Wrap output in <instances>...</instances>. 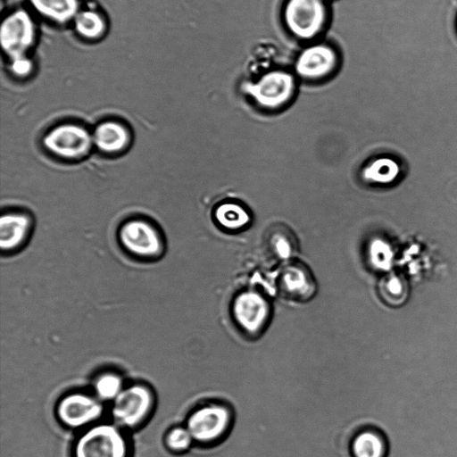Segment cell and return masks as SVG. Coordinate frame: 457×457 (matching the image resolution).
<instances>
[{
  "label": "cell",
  "instance_id": "cell-1",
  "mask_svg": "<svg viewBox=\"0 0 457 457\" xmlns=\"http://www.w3.org/2000/svg\"><path fill=\"white\" fill-rule=\"evenodd\" d=\"M117 424L95 423L78 437L73 457H129V444Z\"/></svg>",
  "mask_w": 457,
  "mask_h": 457
},
{
  "label": "cell",
  "instance_id": "cell-2",
  "mask_svg": "<svg viewBox=\"0 0 457 457\" xmlns=\"http://www.w3.org/2000/svg\"><path fill=\"white\" fill-rule=\"evenodd\" d=\"M92 134L82 125L61 123L48 130L43 137V145L52 155L65 161L85 158L93 146Z\"/></svg>",
  "mask_w": 457,
  "mask_h": 457
},
{
  "label": "cell",
  "instance_id": "cell-3",
  "mask_svg": "<svg viewBox=\"0 0 457 457\" xmlns=\"http://www.w3.org/2000/svg\"><path fill=\"white\" fill-rule=\"evenodd\" d=\"M154 405L152 389L141 383L125 386L114 399L112 416L121 428H134L143 424L150 416Z\"/></svg>",
  "mask_w": 457,
  "mask_h": 457
},
{
  "label": "cell",
  "instance_id": "cell-4",
  "mask_svg": "<svg viewBox=\"0 0 457 457\" xmlns=\"http://www.w3.org/2000/svg\"><path fill=\"white\" fill-rule=\"evenodd\" d=\"M36 38L37 27L27 10H13L3 19L0 42L3 53L9 61L28 56Z\"/></svg>",
  "mask_w": 457,
  "mask_h": 457
},
{
  "label": "cell",
  "instance_id": "cell-5",
  "mask_svg": "<svg viewBox=\"0 0 457 457\" xmlns=\"http://www.w3.org/2000/svg\"><path fill=\"white\" fill-rule=\"evenodd\" d=\"M231 422L232 412L226 404L209 403L191 411L186 427L194 442L212 444L225 436Z\"/></svg>",
  "mask_w": 457,
  "mask_h": 457
},
{
  "label": "cell",
  "instance_id": "cell-6",
  "mask_svg": "<svg viewBox=\"0 0 457 457\" xmlns=\"http://www.w3.org/2000/svg\"><path fill=\"white\" fill-rule=\"evenodd\" d=\"M124 250L142 259H154L163 251V240L154 225L142 219L125 221L119 229Z\"/></svg>",
  "mask_w": 457,
  "mask_h": 457
},
{
  "label": "cell",
  "instance_id": "cell-7",
  "mask_svg": "<svg viewBox=\"0 0 457 457\" xmlns=\"http://www.w3.org/2000/svg\"><path fill=\"white\" fill-rule=\"evenodd\" d=\"M58 420L71 428H88L96 423L104 411L103 402L85 392L66 394L57 403Z\"/></svg>",
  "mask_w": 457,
  "mask_h": 457
},
{
  "label": "cell",
  "instance_id": "cell-8",
  "mask_svg": "<svg viewBox=\"0 0 457 457\" xmlns=\"http://www.w3.org/2000/svg\"><path fill=\"white\" fill-rule=\"evenodd\" d=\"M245 90L259 106L275 110L292 98L295 80L286 71H273L262 75L256 82L247 84Z\"/></svg>",
  "mask_w": 457,
  "mask_h": 457
},
{
  "label": "cell",
  "instance_id": "cell-9",
  "mask_svg": "<svg viewBox=\"0 0 457 457\" xmlns=\"http://www.w3.org/2000/svg\"><path fill=\"white\" fill-rule=\"evenodd\" d=\"M287 29L300 38H312L323 28L326 9L322 0H288L285 7Z\"/></svg>",
  "mask_w": 457,
  "mask_h": 457
},
{
  "label": "cell",
  "instance_id": "cell-10",
  "mask_svg": "<svg viewBox=\"0 0 457 457\" xmlns=\"http://www.w3.org/2000/svg\"><path fill=\"white\" fill-rule=\"evenodd\" d=\"M232 316L237 327L248 335L261 332L269 321L270 307L261 294L247 290L238 294L232 303Z\"/></svg>",
  "mask_w": 457,
  "mask_h": 457
},
{
  "label": "cell",
  "instance_id": "cell-11",
  "mask_svg": "<svg viewBox=\"0 0 457 457\" xmlns=\"http://www.w3.org/2000/svg\"><path fill=\"white\" fill-rule=\"evenodd\" d=\"M337 65L335 51L326 45H316L303 50L296 63V72L308 79H318L331 73Z\"/></svg>",
  "mask_w": 457,
  "mask_h": 457
},
{
  "label": "cell",
  "instance_id": "cell-12",
  "mask_svg": "<svg viewBox=\"0 0 457 457\" xmlns=\"http://www.w3.org/2000/svg\"><path fill=\"white\" fill-rule=\"evenodd\" d=\"M278 287L286 297L297 301H306L315 291L311 272L300 263H290L282 270Z\"/></svg>",
  "mask_w": 457,
  "mask_h": 457
},
{
  "label": "cell",
  "instance_id": "cell-13",
  "mask_svg": "<svg viewBox=\"0 0 457 457\" xmlns=\"http://www.w3.org/2000/svg\"><path fill=\"white\" fill-rule=\"evenodd\" d=\"M30 217L23 212H10L0 220V245L3 252L21 247L28 239L31 229Z\"/></svg>",
  "mask_w": 457,
  "mask_h": 457
},
{
  "label": "cell",
  "instance_id": "cell-14",
  "mask_svg": "<svg viewBox=\"0 0 457 457\" xmlns=\"http://www.w3.org/2000/svg\"><path fill=\"white\" fill-rule=\"evenodd\" d=\"M92 136L94 145L99 151L109 154L123 152L129 147L131 140L129 129L116 120L99 123Z\"/></svg>",
  "mask_w": 457,
  "mask_h": 457
},
{
  "label": "cell",
  "instance_id": "cell-15",
  "mask_svg": "<svg viewBox=\"0 0 457 457\" xmlns=\"http://www.w3.org/2000/svg\"><path fill=\"white\" fill-rule=\"evenodd\" d=\"M28 2L37 15L62 25L72 22L81 9L79 0H28Z\"/></svg>",
  "mask_w": 457,
  "mask_h": 457
},
{
  "label": "cell",
  "instance_id": "cell-16",
  "mask_svg": "<svg viewBox=\"0 0 457 457\" xmlns=\"http://www.w3.org/2000/svg\"><path fill=\"white\" fill-rule=\"evenodd\" d=\"M351 452L353 457H387L389 445L380 432L364 429L353 438Z\"/></svg>",
  "mask_w": 457,
  "mask_h": 457
},
{
  "label": "cell",
  "instance_id": "cell-17",
  "mask_svg": "<svg viewBox=\"0 0 457 457\" xmlns=\"http://www.w3.org/2000/svg\"><path fill=\"white\" fill-rule=\"evenodd\" d=\"M71 23L77 35L87 40H98L107 31L105 17L93 8H81Z\"/></svg>",
  "mask_w": 457,
  "mask_h": 457
},
{
  "label": "cell",
  "instance_id": "cell-18",
  "mask_svg": "<svg viewBox=\"0 0 457 457\" xmlns=\"http://www.w3.org/2000/svg\"><path fill=\"white\" fill-rule=\"evenodd\" d=\"M214 218L219 225L228 230H239L251 220L245 208L235 202H225L218 205Z\"/></svg>",
  "mask_w": 457,
  "mask_h": 457
},
{
  "label": "cell",
  "instance_id": "cell-19",
  "mask_svg": "<svg viewBox=\"0 0 457 457\" xmlns=\"http://www.w3.org/2000/svg\"><path fill=\"white\" fill-rule=\"evenodd\" d=\"M124 387L122 378L113 371L103 372L93 381L94 395L101 402H113Z\"/></svg>",
  "mask_w": 457,
  "mask_h": 457
},
{
  "label": "cell",
  "instance_id": "cell-20",
  "mask_svg": "<svg viewBox=\"0 0 457 457\" xmlns=\"http://www.w3.org/2000/svg\"><path fill=\"white\" fill-rule=\"evenodd\" d=\"M399 173L398 164L390 158H378L363 170V178L373 183L387 184L394 181Z\"/></svg>",
  "mask_w": 457,
  "mask_h": 457
},
{
  "label": "cell",
  "instance_id": "cell-21",
  "mask_svg": "<svg viewBox=\"0 0 457 457\" xmlns=\"http://www.w3.org/2000/svg\"><path fill=\"white\" fill-rule=\"evenodd\" d=\"M368 256L373 268L388 270L394 261L391 246L382 239H374L368 247Z\"/></svg>",
  "mask_w": 457,
  "mask_h": 457
},
{
  "label": "cell",
  "instance_id": "cell-22",
  "mask_svg": "<svg viewBox=\"0 0 457 457\" xmlns=\"http://www.w3.org/2000/svg\"><path fill=\"white\" fill-rule=\"evenodd\" d=\"M194 439L187 427H174L165 436L166 446L173 453H183L193 444Z\"/></svg>",
  "mask_w": 457,
  "mask_h": 457
},
{
  "label": "cell",
  "instance_id": "cell-23",
  "mask_svg": "<svg viewBox=\"0 0 457 457\" xmlns=\"http://www.w3.org/2000/svg\"><path fill=\"white\" fill-rule=\"evenodd\" d=\"M270 244L271 251L280 259H287L295 252L293 238L287 237L284 231L273 233Z\"/></svg>",
  "mask_w": 457,
  "mask_h": 457
},
{
  "label": "cell",
  "instance_id": "cell-24",
  "mask_svg": "<svg viewBox=\"0 0 457 457\" xmlns=\"http://www.w3.org/2000/svg\"><path fill=\"white\" fill-rule=\"evenodd\" d=\"M381 294L387 301H396L404 293V285L397 276L385 278L381 283Z\"/></svg>",
  "mask_w": 457,
  "mask_h": 457
},
{
  "label": "cell",
  "instance_id": "cell-25",
  "mask_svg": "<svg viewBox=\"0 0 457 457\" xmlns=\"http://www.w3.org/2000/svg\"><path fill=\"white\" fill-rule=\"evenodd\" d=\"M33 69V62L29 56L9 61L10 72L16 78H27L32 73Z\"/></svg>",
  "mask_w": 457,
  "mask_h": 457
},
{
  "label": "cell",
  "instance_id": "cell-26",
  "mask_svg": "<svg viewBox=\"0 0 457 457\" xmlns=\"http://www.w3.org/2000/svg\"><path fill=\"white\" fill-rule=\"evenodd\" d=\"M456 30H457V17H456Z\"/></svg>",
  "mask_w": 457,
  "mask_h": 457
}]
</instances>
